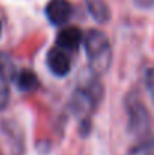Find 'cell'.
Instances as JSON below:
<instances>
[{
    "label": "cell",
    "mask_w": 154,
    "mask_h": 155,
    "mask_svg": "<svg viewBox=\"0 0 154 155\" xmlns=\"http://www.w3.org/2000/svg\"><path fill=\"white\" fill-rule=\"evenodd\" d=\"M83 44L89 62V71L95 75L106 74L112 65V47L106 33L92 29L83 38Z\"/></svg>",
    "instance_id": "6da1fadb"
},
{
    "label": "cell",
    "mask_w": 154,
    "mask_h": 155,
    "mask_svg": "<svg viewBox=\"0 0 154 155\" xmlns=\"http://www.w3.org/2000/svg\"><path fill=\"white\" fill-rule=\"evenodd\" d=\"M124 108H125V114H127L128 131L136 137L145 136L150 131L151 117H150V113L136 89H133L127 94V97L124 100Z\"/></svg>",
    "instance_id": "7a4b0ae2"
},
{
    "label": "cell",
    "mask_w": 154,
    "mask_h": 155,
    "mask_svg": "<svg viewBox=\"0 0 154 155\" xmlns=\"http://www.w3.org/2000/svg\"><path fill=\"white\" fill-rule=\"evenodd\" d=\"M46 15L51 24L63 26L71 17V3L68 0H50L46 6Z\"/></svg>",
    "instance_id": "3957f363"
},
{
    "label": "cell",
    "mask_w": 154,
    "mask_h": 155,
    "mask_svg": "<svg viewBox=\"0 0 154 155\" xmlns=\"http://www.w3.org/2000/svg\"><path fill=\"white\" fill-rule=\"evenodd\" d=\"M47 66L53 72V75L65 77L71 71V60L62 48L54 47L47 53Z\"/></svg>",
    "instance_id": "277c9868"
},
{
    "label": "cell",
    "mask_w": 154,
    "mask_h": 155,
    "mask_svg": "<svg viewBox=\"0 0 154 155\" xmlns=\"http://www.w3.org/2000/svg\"><path fill=\"white\" fill-rule=\"evenodd\" d=\"M95 105H97V101L86 91H83L82 87H79L74 92L73 98H71V110H73L74 114L80 116L82 120H88L86 116L89 113H92V110L95 108Z\"/></svg>",
    "instance_id": "5b68a950"
},
{
    "label": "cell",
    "mask_w": 154,
    "mask_h": 155,
    "mask_svg": "<svg viewBox=\"0 0 154 155\" xmlns=\"http://www.w3.org/2000/svg\"><path fill=\"white\" fill-rule=\"evenodd\" d=\"M82 42H83L82 30L79 27H74V26H68V27L60 29L59 33H57V36H56V44L63 51L65 50L76 51L82 45Z\"/></svg>",
    "instance_id": "8992f818"
},
{
    "label": "cell",
    "mask_w": 154,
    "mask_h": 155,
    "mask_svg": "<svg viewBox=\"0 0 154 155\" xmlns=\"http://www.w3.org/2000/svg\"><path fill=\"white\" fill-rule=\"evenodd\" d=\"M86 3V8L91 14V17L100 23L104 24L110 20V9H109V5L106 3V0H85Z\"/></svg>",
    "instance_id": "52a82bcc"
},
{
    "label": "cell",
    "mask_w": 154,
    "mask_h": 155,
    "mask_svg": "<svg viewBox=\"0 0 154 155\" xmlns=\"http://www.w3.org/2000/svg\"><path fill=\"white\" fill-rule=\"evenodd\" d=\"M3 131L6 133L8 139L11 140V145H12V151L15 155H21L23 154V133L20 130V127L14 122H9V120H5V124L2 125Z\"/></svg>",
    "instance_id": "ba28073f"
},
{
    "label": "cell",
    "mask_w": 154,
    "mask_h": 155,
    "mask_svg": "<svg viewBox=\"0 0 154 155\" xmlns=\"http://www.w3.org/2000/svg\"><path fill=\"white\" fill-rule=\"evenodd\" d=\"M15 84H17V87L20 91L30 92V91H33V89L38 87L39 80H38V75L33 71H30V69H21L17 74V77H15Z\"/></svg>",
    "instance_id": "9c48e42d"
},
{
    "label": "cell",
    "mask_w": 154,
    "mask_h": 155,
    "mask_svg": "<svg viewBox=\"0 0 154 155\" xmlns=\"http://www.w3.org/2000/svg\"><path fill=\"white\" fill-rule=\"evenodd\" d=\"M17 68H15V62L12 60V57L6 53H0V75L9 83L12 80H15L17 77Z\"/></svg>",
    "instance_id": "30bf717a"
},
{
    "label": "cell",
    "mask_w": 154,
    "mask_h": 155,
    "mask_svg": "<svg viewBox=\"0 0 154 155\" xmlns=\"http://www.w3.org/2000/svg\"><path fill=\"white\" fill-rule=\"evenodd\" d=\"M127 155H154V137L144 139L141 143L133 146Z\"/></svg>",
    "instance_id": "8fae6325"
},
{
    "label": "cell",
    "mask_w": 154,
    "mask_h": 155,
    "mask_svg": "<svg viewBox=\"0 0 154 155\" xmlns=\"http://www.w3.org/2000/svg\"><path fill=\"white\" fill-rule=\"evenodd\" d=\"M8 103H9V87H8V81L0 75V110L6 108Z\"/></svg>",
    "instance_id": "7c38bea8"
},
{
    "label": "cell",
    "mask_w": 154,
    "mask_h": 155,
    "mask_svg": "<svg viewBox=\"0 0 154 155\" xmlns=\"http://www.w3.org/2000/svg\"><path fill=\"white\" fill-rule=\"evenodd\" d=\"M145 89L154 104V66L145 72Z\"/></svg>",
    "instance_id": "4fadbf2b"
},
{
    "label": "cell",
    "mask_w": 154,
    "mask_h": 155,
    "mask_svg": "<svg viewBox=\"0 0 154 155\" xmlns=\"http://www.w3.org/2000/svg\"><path fill=\"white\" fill-rule=\"evenodd\" d=\"M133 2L141 9H151L154 6V0H133Z\"/></svg>",
    "instance_id": "5bb4252c"
},
{
    "label": "cell",
    "mask_w": 154,
    "mask_h": 155,
    "mask_svg": "<svg viewBox=\"0 0 154 155\" xmlns=\"http://www.w3.org/2000/svg\"><path fill=\"white\" fill-rule=\"evenodd\" d=\"M0 35H2V21H0Z\"/></svg>",
    "instance_id": "9a60e30c"
}]
</instances>
